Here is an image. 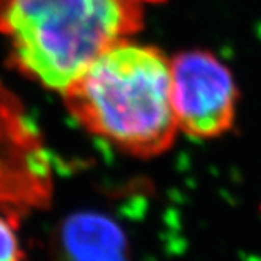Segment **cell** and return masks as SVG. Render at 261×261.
Wrapping results in <instances>:
<instances>
[{
    "instance_id": "obj_1",
    "label": "cell",
    "mask_w": 261,
    "mask_h": 261,
    "mask_svg": "<svg viewBox=\"0 0 261 261\" xmlns=\"http://www.w3.org/2000/svg\"><path fill=\"white\" fill-rule=\"evenodd\" d=\"M71 114L90 133L136 156H156L175 140L170 62L124 40L107 49L65 93Z\"/></svg>"
},
{
    "instance_id": "obj_2",
    "label": "cell",
    "mask_w": 261,
    "mask_h": 261,
    "mask_svg": "<svg viewBox=\"0 0 261 261\" xmlns=\"http://www.w3.org/2000/svg\"><path fill=\"white\" fill-rule=\"evenodd\" d=\"M140 27L133 0H0V32L17 68L62 93Z\"/></svg>"
},
{
    "instance_id": "obj_3",
    "label": "cell",
    "mask_w": 261,
    "mask_h": 261,
    "mask_svg": "<svg viewBox=\"0 0 261 261\" xmlns=\"http://www.w3.org/2000/svg\"><path fill=\"white\" fill-rule=\"evenodd\" d=\"M172 102L178 127L210 139L228 130L236 114L238 90L230 69L213 54L188 50L170 62Z\"/></svg>"
},
{
    "instance_id": "obj_4",
    "label": "cell",
    "mask_w": 261,
    "mask_h": 261,
    "mask_svg": "<svg viewBox=\"0 0 261 261\" xmlns=\"http://www.w3.org/2000/svg\"><path fill=\"white\" fill-rule=\"evenodd\" d=\"M60 250L62 261H127L121 228L98 213L71 216L60 231Z\"/></svg>"
},
{
    "instance_id": "obj_5",
    "label": "cell",
    "mask_w": 261,
    "mask_h": 261,
    "mask_svg": "<svg viewBox=\"0 0 261 261\" xmlns=\"http://www.w3.org/2000/svg\"><path fill=\"white\" fill-rule=\"evenodd\" d=\"M0 261H21L19 239L14 225L0 216Z\"/></svg>"
},
{
    "instance_id": "obj_6",
    "label": "cell",
    "mask_w": 261,
    "mask_h": 261,
    "mask_svg": "<svg viewBox=\"0 0 261 261\" xmlns=\"http://www.w3.org/2000/svg\"><path fill=\"white\" fill-rule=\"evenodd\" d=\"M136 4H158V2H162V0H133Z\"/></svg>"
}]
</instances>
